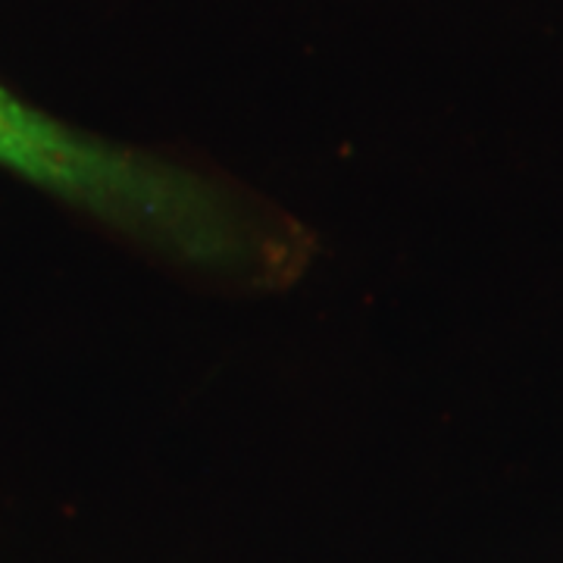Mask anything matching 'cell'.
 <instances>
[{
    "label": "cell",
    "mask_w": 563,
    "mask_h": 563,
    "mask_svg": "<svg viewBox=\"0 0 563 563\" xmlns=\"http://www.w3.org/2000/svg\"><path fill=\"white\" fill-rule=\"evenodd\" d=\"M0 163L207 273L273 285L310 254V239L295 222L232 185L85 139L7 91H0Z\"/></svg>",
    "instance_id": "1"
}]
</instances>
